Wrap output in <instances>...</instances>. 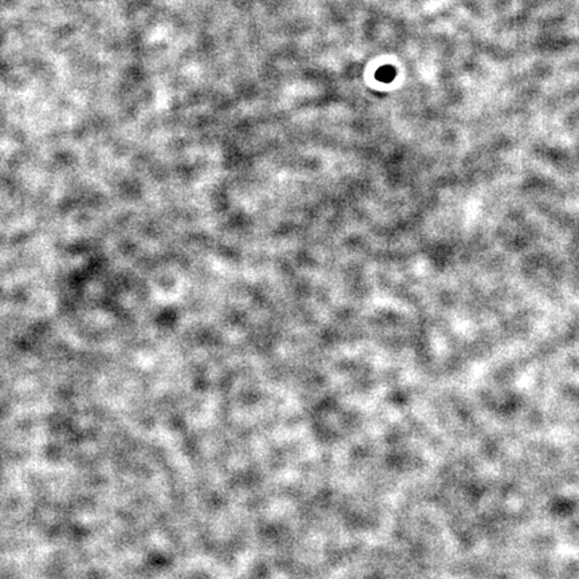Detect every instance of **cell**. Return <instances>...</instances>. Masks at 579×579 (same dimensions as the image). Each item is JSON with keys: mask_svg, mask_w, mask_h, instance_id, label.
<instances>
[{"mask_svg": "<svg viewBox=\"0 0 579 579\" xmlns=\"http://www.w3.org/2000/svg\"><path fill=\"white\" fill-rule=\"evenodd\" d=\"M377 80L383 81V82H391L394 78V70L391 66L383 67V69L378 70Z\"/></svg>", "mask_w": 579, "mask_h": 579, "instance_id": "1", "label": "cell"}]
</instances>
